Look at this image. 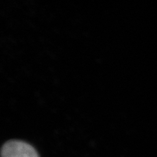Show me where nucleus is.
Masks as SVG:
<instances>
[{
	"label": "nucleus",
	"instance_id": "f257e3e1",
	"mask_svg": "<svg viewBox=\"0 0 157 157\" xmlns=\"http://www.w3.org/2000/svg\"><path fill=\"white\" fill-rule=\"evenodd\" d=\"M1 157H39V155L28 143L22 141L10 140L2 146Z\"/></svg>",
	"mask_w": 157,
	"mask_h": 157
}]
</instances>
